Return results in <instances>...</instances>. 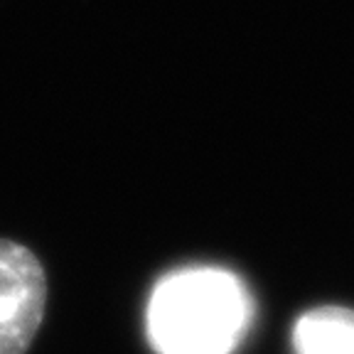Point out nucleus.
Listing matches in <instances>:
<instances>
[{"label": "nucleus", "mask_w": 354, "mask_h": 354, "mask_svg": "<svg viewBox=\"0 0 354 354\" xmlns=\"http://www.w3.org/2000/svg\"><path fill=\"white\" fill-rule=\"evenodd\" d=\"M251 320L249 288L216 266L170 273L148 303V335L158 354H234Z\"/></svg>", "instance_id": "1"}, {"label": "nucleus", "mask_w": 354, "mask_h": 354, "mask_svg": "<svg viewBox=\"0 0 354 354\" xmlns=\"http://www.w3.org/2000/svg\"><path fill=\"white\" fill-rule=\"evenodd\" d=\"M47 308L42 261L25 243L0 239V354H28Z\"/></svg>", "instance_id": "2"}, {"label": "nucleus", "mask_w": 354, "mask_h": 354, "mask_svg": "<svg viewBox=\"0 0 354 354\" xmlns=\"http://www.w3.org/2000/svg\"><path fill=\"white\" fill-rule=\"evenodd\" d=\"M295 354H354V310L320 305L298 317L293 327Z\"/></svg>", "instance_id": "3"}]
</instances>
